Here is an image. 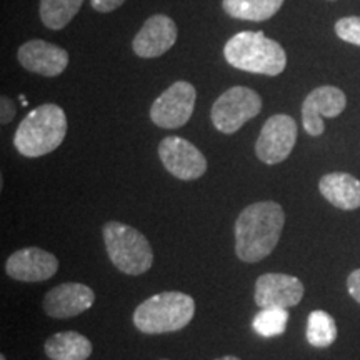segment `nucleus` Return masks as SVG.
<instances>
[{"instance_id": "6ab92c4d", "label": "nucleus", "mask_w": 360, "mask_h": 360, "mask_svg": "<svg viewBox=\"0 0 360 360\" xmlns=\"http://www.w3.org/2000/svg\"><path fill=\"white\" fill-rule=\"evenodd\" d=\"M84 0H40V19L51 30H62L77 15Z\"/></svg>"}, {"instance_id": "39448f33", "label": "nucleus", "mask_w": 360, "mask_h": 360, "mask_svg": "<svg viewBox=\"0 0 360 360\" xmlns=\"http://www.w3.org/2000/svg\"><path fill=\"white\" fill-rule=\"evenodd\" d=\"M103 242L110 262L127 276H142L154 264V252L147 237L130 227L112 220L102 229Z\"/></svg>"}, {"instance_id": "393cba45", "label": "nucleus", "mask_w": 360, "mask_h": 360, "mask_svg": "<svg viewBox=\"0 0 360 360\" xmlns=\"http://www.w3.org/2000/svg\"><path fill=\"white\" fill-rule=\"evenodd\" d=\"M347 289H349L350 297L360 304V269L354 270V272L349 276Z\"/></svg>"}, {"instance_id": "7ed1b4c3", "label": "nucleus", "mask_w": 360, "mask_h": 360, "mask_svg": "<svg viewBox=\"0 0 360 360\" xmlns=\"http://www.w3.org/2000/svg\"><path fill=\"white\" fill-rule=\"evenodd\" d=\"M65 134V112L56 103H44L22 120L13 137V146L20 155L37 159L56 150L64 142Z\"/></svg>"}, {"instance_id": "4be33fe9", "label": "nucleus", "mask_w": 360, "mask_h": 360, "mask_svg": "<svg viewBox=\"0 0 360 360\" xmlns=\"http://www.w3.org/2000/svg\"><path fill=\"white\" fill-rule=\"evenodd\" d=\"M335 34L344 42L360 45V17H344L337 20Z\"/></svg>"}, {"instance_id": "5701e85b", "label": "nucleus", "mask_w": 360, "mask_h": 360, "mask_svg": "<svg viewBox=\"0 0 360 360\" xmlns=\"http://www.w3.org/2000/svg\"><path fill=\"white\" fill-rule=\"evenodd\" d=\"M15 114H17V105L13 103L12 98L2 96V98H0V122L4 125L11 124Z\"/></svg>"}, {"instance_id": "ddd939ff", "label": "nucleus", "mask_w": 360, "mask_h": 360, "mask_svg": "<svg viewBox=\"0 0 360 360\" xmlns=\"http://www.w3.org/2000/svg\"><path fill=\"white\" fill-rule=\"evenodd\" d=\"M96 302V292L79 282H67L53 287L44 297L45 314L53 319H69L80 315Z\"/></svg>"}, {"instance_id": "9b49d317", "label": "nucleus", "mask_w": 360, "mask_h": 360, "mask_svg": "<svg viewBox=\"0 0 360 360\" xmlns=\"http://www.w3.org/2000/svg\"><path fill=\"white\" fill-rule=\"evenodd\" d=\"M304 297V283L287 274H264L255 282V304L260 309L295 307Z\"/></svg>"}, {"instance_id": "6e6552de", "label": "nucleus", "mask_w": 360, "mask_h": 360, "mask_svg": "<svg viewBox=\"0 0 360 360\" xmlns=\"http://www.w3.org/2000/svg\"><path fill=\"white\" fill-rule=\"evenodd\" d=\"M297 142V122L290 115L277 114L267 119L255 143V155L267 165L281 164L292 154Z\"/></svg>"}, {"instance_id": "4468645a", "label": "nucleus", "mask_w": 360, "mask_h": 360, "mask_svg": "<svg viewBox=\"0 0 360 360\" xmlns=\"http://www.w3.org/2000/svg\"><path fill=\"white\" fill-rule=\"evenodd\" d=\"M17 58L25 70L44 77H57L69 65V53L64 49L40 39L20 45Z\"/></svg>"}, {"instance_id": "cd10ccee", "label": "nucleus", "mask_w": 360, "mask_h": 360, "mask_svg": "<svg viewBox=\"0 0 360 360\" xmlns=\"http://www.w3.org/2000/svg\"><path fill=\"white\" fill-rule=\"evenodd\" d=\"M162 360H167V359H162Z\"/></svg>"}, {"instance_id": "423d86ee", "label": "nucleus", "mask_w": 360, "mask_h": 360, "mask_svg": "<svg viewBox=\"0 0 360 360\" xmlns=\"http://www.w3.org/2000/svg\"><path fill=\"white\" fill-rule=\"evenodd\" d=\"M262 110V98L247 87H232L214 102L210 110L214 127L222 134H236Z\"/></svg>"}, {"instance_id": "f8f14e48", "label": "nucleus", "mask_w": 360, "mask_h": 360, "mask_svg": "<svg viewBox=\"0 0 360 360\" xmlns=\"http://www.w3.org/2000/svg\"><path fill=\"white\" fill-rule=\"evenodd\" d=\"M58 270V260L53 254L39 247L13 252L6 262L8 277L20 282H42L53 277Z\"/></svg>"}, {"instance_id": "0eeeda50", "label": "nucleus", "mask_w": 360, "mask_h": 360, "mask_svg": "<svg viewBox=\"0 0 360 360\" xmlns=\"http://www.w3.org/2000/svg\"><path fill=\"white\" fill-rule=\"evenodd\" d=\"M197 92L192 84L179 80L162 92L150 107V119L162 129H179L188 122L195 109Z\"/></svg>"}, {"instance_id": "a211bd4d", "label": "nucleus", "mask_w": 360, "mask_h": 360, "mask_svg": "<svg viewBox=\"0 0 360 360\" xmlns=\"http://www.w3.org/2000/svg\"><path fill=\"white\" fill-rule=\"evenodd\" d=\"M285 0H224L222 7L233 19L264 22L281 11Z\"/></svg>"}, {"instance_id": "1a4fd4ad", "label": "nucleus", "mask_w": 360, "mask_h": 360, "mask_svg": "<svg viewBox=\"0 0 360 360\" xmlns=\"http://www.w3.org/2000/svg\"><path fill=\"white\" fill-rule=\"evenodd\" d=\"M159 157L174 177L180 180H195L207 172V159L204 154L186 139L165 137L159 146Z\"/></svg>"}, {"instance_id": "412c9836", "label": "nucleus", "mask_w": 360, "mask_h": 360, "mask_svg": "<svg viewBox=\"0 0 360 360\" xmlns=\"http://www.w3.org/2000/svg\"><path fill=\"white\" fill-rule=\"evenodd\" d=\"M287 321H289L287 309H262L254 317L252 327L262 337H277L285 332Z\"/></svg>"}, {"instance_id": "9d476101", "label": "nucleus", "mask_w": 360, "mask_h": 360, "mask_svg": "<svg viewBox=\"0 0 360 360\" xmlns=\"http://www.w3.org/2000/svg\"><path fill=\"white\" fill-rule=\"evenodd\" d=\"M347 97L334 85H322L314 89L302 103V124L305 132L312 137L323 134V117L334 119L345 110Z\"/></svg>"}, {"instance_id": "b1692460", "label": "nucleus", "mask_w": 360, "mask_h": 360, "mask_svg": "<svg viewBox=\"0 0 360 360\" xmlns=\"http://www.w3.org/2000/svg\"><path fill=\"white\" fill-rule=\"evenodd\" d=\"M124 2L125 0H90V6H92L94 11L107 13V12H114L115 8H119Z\"/></svg>"}, {"instance_id": "aec40b11", "label": "nucleus", "mask_w": 360, "mask_h": 360, "mask_svg": "<svg viewBox=\"0 0 360 360\" xmlns=\"http://www.w3.org/2000/svg\"><path fill=\"white\" fill-rule=\"evenodd\" d=\"M337 339V326L334 317L323 310H314L307 321V340L312 347H328Z\"/></svg>"}, {"instance_id": "f3484780", "label": "nucleus", "mask_w": 360, "mask_h": 360, "mask_svg": "<svg viewBox=\"0 0 360 360\" xmlns=\"http://www.w3.org/2000/svg\"><path fill=\"white\" fill-rule=\"evenodd\" d=\"M45 354L51 360H87L92 355V342L79 332H58L45 342Z\"/></svg>"}, {"instance_id": "bb28decb", "label": "nucleus", "mask_w": 360, "mask_h": 360, "mask_svg": "<svg viewBox=\"0 0 360 360\" xmlns=\"http://www.w3.org/2000/svg\"><path fill=\"white\" fill-rule=\"evenodd\" d=\"M0 360H7L6 355H0Z\"/></svg>"}, {"instance_id": "dca6fc26", "label": "nucleus", "mask_w": 360, "mask_h": 360, "mask_svg": "<svg viewBox=\"0 0 360 360\" xmlns=\"http://www.w3.org/2000/svg\"><path fill=\"white\" fill-rule=\"evenodd\" d=\"M323 199L340 210H355L360 207V180L345 172L323 175L319 182Z\"/></svg>"}, {"instance_id": "f03ea898", "label": "nucleus", "mask_w": 360, "mask_h": 360, "mask_svg": "<svg viewBox=\"0 0 360 360\" xmlns=\"http://www.w3.org/2000/svg\"><path fill=\"white\" fill-rule=\"evenodd\" d=\"M224 57L233 69L276 77L287 65L283 47L264 32H238L227 40Z\"/></svg>"}, {"instance_id": "f257e3e1", "label": "nucleus", "mask_w": 360, "mask_h": 360, "mask_svg": "<svg viewBox=\"0 0 360 360\" xmlns=\"http://www.w3.org/2000/svg\"><path fill=\"white\" fill-rule=\"evenodd\" d=\"M285 225L282 205L272 200L255 202L237 217L236 254L242 262L254 264L272 254Z\"/></svg>"}, {"instance_id": "20e7f679", "label": "nucleus", "mask_w": 360, "mask_h": 360, "mask_svg": "<svg viewBox=\"0 0 360 360\" xmlns=\"http://www.w3.org/2000/svg\"><path fill=\"white\" fill-rule=\"evenodd\" d=\"M195 302L182 292H162L135 309L134 326L143 334H169L191 323Z\"/></svg>"}, {"instance_id": "a878e982", "label": "nucleus", "mask_w": 360, "mask_h": 360, "mask_svg": "<svg viewBox=\"0 0 360 360\" xmlns=\"http://www.w3.org/2000/svg\"><path fill=\"white\" fill-rule=\"evenodd\" d=\"M215 360H240L236 355H225V357H220V359H215Z\"/></svg>"}, {"instance_id": "2eb2a0df", "label": "nucleus", "mask_w": 360, "mask_h": 360, "mask_svg": "<svg viewBox=\"0 0 360 360\" xmlns=\"http://www.w3.org/2000/svg\"><path fill=\"white\" fill-rule=\"evenodd\" d=\"M177 25L167 15L148 17L139 34L132 40V49L139 57L142 58H154L164 56L165 52L174 47L177 40Z\"/></svg>"}]
</instances>
